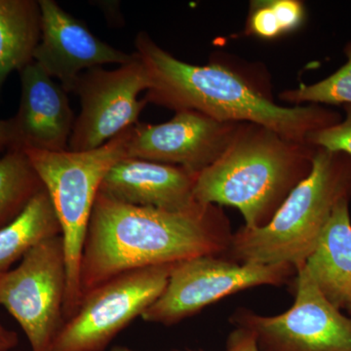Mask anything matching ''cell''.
<instances>
[{
	"instance_id": "obj_4",
	"label": "cell",
	"mask_w": 351,
	"mask_h": 351,
	"mask_svg": "<svg viewBox=\"0 0 351 351\" xmlns=\"http://www.w3.org/2000/svg\"><path fill=\"white\" fill-rule=\"evenodd\" d=\"M351 199V156L317 147L313 170L300 182L269 225L241 226L221 257L240 263H306L335 208Z\"/></svg>"
},
{
	"instance_id": "obj_28",
	"label": "cell",
	"mask_w": 351,
	"mask_h": 351,
	"mask_svg": "<svg viewBox=\"0 0 351 351\" xmlns=\"http://www.w3.org/2000/svg\"><path fill=\"white\" fill-rule=\"evenodd\" d=\"M14 351H20V350H14Z\"/></svg>"
},
{
	"instance_id": "obj_8",
	"label": "cell",
	"mask_w": 351,
	"mask_h": 351,
	"mask_svg": "<svg viewBox=\"0 0 351 351\" xmlns=\"http://www.w3.org/2000/svg\"><path fill=\"white\" fill-rule=\"evenodd\" d=\"M68 274L62 235L44 240L0 276V306L24 331L32 351H50L63 328Z\"/></svg>"
},
{
	"instance_id": "obj_2",
	"label": "cell",
	"mask_w": 351,
	"mask_h": 351,
	"mask_svg": "<svg viewBox=\"0 0 351 351\" xmlns=\"http://www.w3.org/2000/svg\"><path fill=\"white\" fill-rule=\"evenodd\" d=\"M135 47L151 82L144 98L147 104L175 112L196 110L219 121L258 124L300 143H307L309 134L341 121L339 112L319 105H276L219 64L195 66L180 61L147 32H138Z\"/></svg>"
},
{
	"instance_id": "obj_19",
	"label": "cell",
	"mask_w": 351,
	"mask_h": 351,
	"mask_svg": "<svg viewBox=\"0 0 351 351\" xmlns=\"http://www.w3.org/2000/svg\"><path fill=\"white\" fill-rule=\"evenodd\" d=\"M345 54L348 62L329 77L313 85H301L280 95L283 101L314 105H351V41L346 44Z\"/></svg>"
},
{
	"instance_id": "obj_10",
	"label": "cell",
	"mask_w": 351,
	"mask_h": 351,
	"mask_svg": "<svg viewBox=\"0 0 351 351\" xmlns=\"http://www.w3.org/2000/svg\"><path fill=\"white\" fill-rule=\"evenodd\" d=\"M151 87L144 64L134 53L130 63L115 69L103 66L85 71L73 93L80 97L82 110L75 119L69 151L85 152L100 147L138 123L147 101L138 95Z\"/></svg>"
},
{
	"instance_id": "obj_24",
	"label": "cell",
	"mask_w": 351,
	"mask_h": 351,
	"mask_svg": "<svg viewBox=\"0 0 351 351\" xmlns=\"http://www.w3.org/2000/svg\"><path fill=\"white\" fill-rule=\"evenodd\" d=\"M15 147V130L13 119H0V154Z\"/></svg>"
},
{
	"instance_id": "obj_11",
	"label": "cell",
	"mask_w": 351,
	"mask_h": 351,
	"mask_svg": "<svg viewBox=\"0 0 351 351\" xmlns=\"http://www.w3.org/2000/svg\"><path fill=\"white\" fill-rule=\"evenodd\" d=\"M241 123L219 121L196 110H180L161 124L129 129L127 157L169 164L199 174L226 152Z\"/></svg>"
},
{
	"instance_id": "obj_14",
	"label": "cell",
	"mask_w": 351,
	"mask_h": 351,
	"mask_svg": "<svg viewBox=\"0 0 351 351\" xmlns=\"http://www.w3.org/2000/svg\"><path fill=\"white\" fill-rule=\"evenodd\" d=\"M197 173L144 159H122L104 178L99 193L113 200L167 211L195 206Z\"/></svg>"
},
{
	"instance_id": "obj_12",
	"label": "cell",
	"mask_w": 351,
	"mask_h": 351,
	"mask_svg": "<svg viewBox=\"0 0 351 351\" xmlns=\"http://www.w3.org/2000/svg\"><path fill=\"white\" fill-rule=\"evenodd\" d=\"M41 36L34 61L52 78L59 80L66 93L73 92L88 69L130 63L133 54L115 49L89 31L82 21L64 11L54 0H38Z\"/></svg>"
},
{
	"instance_id": "obj_26",
	"label": "cell",
	"mask_w": 351,
	"mask_h": 351,
	"mask_svg": "<svg viewBox=\"0 0 351 351\" xmlns=\"http://www.w3.org/2000/svg\"><path fill=\"white\" fill-rule=\"evenodd\" d=\"M110 351H135V350H131V348H127V346H113L112 350H110ZM189 351H193V350H189Z\"/></svg>"
},
{
	"instance_id": "obj_27",
	"label": "cell",
	"mask_w": 351,
	"mask_h": 351,
	"mask_svg": "<svg viewBox=\"0 0 351 351\" xmlns=\"http://www.w3.org/2000/svg\"><path fill=\"white\" fill-rule=\"evenodd\" d=\"M348 311H350V315H351V304L350 306L348 307Z\"/></svg>"
},
{
	"instance_id": "obj_9",
	"label": "cell",
	"mask_w": 351,
	"mask_h": 351,
	"mask_svg": "<svg viewBox=\"0 0 351 351\" xmlns=\"http://www.w3.org/2000/svg\"><path fill=\"white\" fill-rule=\"evenodd\" d=\"M292 283L295 301L285 313L263 316L239 307L230 323L253 332L260 351H351V318L322 295L304 265Z\"/></svg>"
},
{
	"instance_id": "obj_15",
	"label": "cell",
	"mask_w": 351,
	"mask_h": 351,
	"mask_svg": "<svg viewBox=\"0 0 351 351\" xmlns=\"http://www.w3.org/2000/svg\"><path fill=\"white\" fill-rule=\"evenodd\" d=\"M350 200L339 202L304 267L322 295L341 311L351 304Z\"/></svg>"
},
{
	"instance_id": "obj_21",
	"label": "cell",
	"mask_w": 351,
	"mask_h": 351,
	"mask_svg": "<svg viewBox=\"0 0 351 351\" xmlns=\"http://www.w3.org/2000/svg\"><path fill=\"white\" fill-rule=\"evenodd\" d=\"M246 32L249 36L263 39L283 36L282 27L272 7L271 0L252 2Z\"/></svg>"
},
{
	"instance_id": "obj_6",
	"label": "cell",
	"mask_w": 351,
	"mask_h": 351,
	"mask_svg": "<svg viewBox=\"0 0 351 351\" xmlns=\"http://www.w3.org/2000/svg\"><path fill=\"white\" fill-rule=\"evenodd\" d=\"M297 274L289 263H240L221 256H200L176 263L162 294L143 313L145 322L173 326L240 291L281 287Z\"/></svg>"
},
{
	"instance_id": "obj_25",
	"label": "cell",
	"mask_w": 351,
	"mask_h": 351,
	"mask_svg": "<svg viewBox=\"0 0 351 351\" xmlns=\"http://www.w3.org/2000/svg\"><path fill=\"white\" fill-rule=\"evenodd\" d=\"M19 345V337L17 332L7 329L0 321V351L15 350Z\"/></svg>"
},
{
	"instance_id": "obj_5",
	"label": "cell",
	"mask_w": 351,
	"mask_h": 351,
	"mask_svg": "<svg viewBox=\"0 0 351 351\" xmlns=\"http://www.w3.org/2000/svg\"><path fill=\"white\" fill-rule=\"evenodd\" d=\"M128 136L129 129L91 151H23L40 178L61 226L68 274L66 321L75 315L82 300L80 262L95 201L108 171L126 158Z\"/></svg>"
},
{
	"instance_id": "obj_7",
	"label": "cell",
	"mask_w": 351,
	"mask_h": 351,
	"mask_svg": "<svg viewBox=\"0 0 351 351\" xmlns=\"http://www.w3.org/2000/svg\"><path fill=\"white\" fill-rule=\"evenodd\" d=\"M176 263L131 270L82 297L50 351H104L112 339L162 294Z\"/></svg>"
},
{
	"instance_id": "obj_13",
	"label": "cell",
	"mask_w": 351,
	"mask_h": 351,
	"mask_svg": "<svg viewBox=\"0 0 351 351\" xmlns=\"http://www.w3.org/2000/svg\"><path fill=\"white\" fill-rule=\"evenodd\" d=\"M20 77L14 149L66 151L75 122L66 92L34 61L20 71Z\"/></svg>"
},
{
	"instance_id": "obj_22",
	"label": "cell",
	"mask_w": 351,
	"mask_h": 351,
	"mask_svg": "<svg viewBox=\"0 0 351 351\" xmlns=\"http://www.w3.org/2000/svg\"><path fill=\"white\" fill-rule=\"evenodd\" d=\"M284 34L299 29L306 19L304 4L298 0H271Z\"/></svg>"
},
{
	"instance_id": "obj_17",
	"label": "cell",
	"mask_w": 351,
	"mask_h": 351,
	"mask_svg": "<svg viewBox=\"0 0 351 351\" xmlns=\"http://www.w3.org/2000/svg\"><path fill=\"white\" fill-rule=\"evenodd\" d=\"M62 234L47 191L39 193L10 223L0 228V276L44 240Z\"/></svg>"
},
{
	"instance_id": "obj_1",
	"label": "cell",
	"mask_w": 351,
	"mask_h": 351,
	"mask_svg": "<svg viewBox=\"0 0 351 351\" xmlns=\"http://www.w3.org/2000/svg\"><path fill=\"white\" fill-rule=\"evenodd\" d=\"M232 235L219 205L197 202L184 211H167L125 204L99 193L80 262L82 297L131 270L223 256Z\"/></svg>"
},
{
	"instance_id": "obj_16",
	"label": "cell",
	"mask_w": 351,
	"mask_h": 351,
	"mask_svg": "<svg viewBox=\"0 0 351 351\" xmlns=\"http://www.w3.org/2000/svg\"><path fill=\"white\" fill-rule=\"evenodd\" d=\"M41 36L36 0H0V86L14 71L34 62Z\"/></svg>"
},
{
	"instance_id": "obj_3",
	"label": "cell",
	"mask_w": 351,
	"mask_h": 351,
	"mask_svg": "<svg viewBox=\"0 0 351 351\" xmlns=\"http://www.w3.org/2000/svg\"><path fill=\"white\" fill-rule=\"evenodd\" d=\"M316 149L258 124L241 123L218 160L198 174L195 200L237 208L245 228H263L311 174Z\"/></svg>"
},
{
	"instance_id": "obj_23",
	"label": "cell",
	"mask_w": 351,
	"mask_h": 351,
	"mask_svg": "<svg viewBox=\"0 0 351 351\" xmlns=\"http://www.w3.org/2000/svg\"><path fill=\"white\" fill-rule=\"evenodd\" d=\"M226 351H260L253 332L234 327L226 339Z\"/></svg>"
},
{
	"instance_id": "obj_20",
	"label": "cell",
	"mask_w": 351,
	"mask_h": 351,
	"mask_svg": "<svg viewBox=\"0 0 351 351\" xmlns=\"http://www.w3.org/2000/svg\"><path fill=\"white\" fill-rule=\"evenodd\" d=\"M346 119L327 128L313 132L307 143L330 152H343L351 156V105L343 106Z\"/></svg>"
},
{
	"instance_id": "obj_18",
	"label": "cell",
	"mask_w": 351,
	"mask_h": 351,
	"mask_svg": "<svg viewBox=\"0 0 351 351\" xmlns=\"http://www.w3.org/2000/svg\"><path fill=\"white\" fill-rule=\"evenodd\" d=\"M44 189L24 152L12 149L0 157V228L17 218Z\"/></svg>"
}]
</instances>
